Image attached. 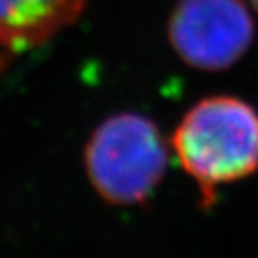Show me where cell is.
I'll return each mask as SVG.
<instances>
[{
	"label": "cell",
	"instance_id": "cell-4",
	"mask_svg": "<svg viewBox=\"0 0 258 258\" xmlns=\"http://www.w3.org/2000/svg\"><path fill=\"white\" fill-rule=\"evenodd\" d=\"M86 0H0V70L15 54L47 43L83 15Z\"/></svg>",
	"mask_w": 258,
	"mask_h": 258
},
{
	"label": "cell",
	"instance_id": "cell-2",
	"mask_svg": "<svg viewBox=\"0 0 258 258\" xmlns=\"http://www.w3.org/2000/svg\"><path fill=\"white\" fill-rule=\"evenodd\" d=\"M167 158L160 127L140 113H118L102 120L85 149L90 183L115 206L149 201L165 176Z\"/></svg>",
	"mask_w": 258,
	"mask_h": 258
},
{
	"label": "cell",
	"instance_id": "cell-1",
	"mask_svg": "<svg viewBox=\"0 0 258 258\" xmlns=\"http://www.w3.org/2000/svg\"><path fill=\"white\" fill-rule=\"evenodd\" d=\"M170 145L210 208L221 186L258 170V111L233 95L205 97L183 115Z\"/></svg>",
	"mask_w": 258,
	"mask_h": 258
},
{
	"label": "cell",
	"instance_id": "cell-3",
	"mask_svg": "<svg viewBox=\"0 0 258 258\" xmlns=\"http://www.w3.org/2000/svg\"><path fill=\"white\" fill-rule=\"evenodd\" d=\"M167 32L174 52L186 64L219 72L249 50L254 22L244 0H179Z\"/></svg>",
	"mask_w": 258,
	"mask_h": 258
},
{
	"label": "cell",
	"instance_id": "cell-5",
	"mask_svg": "<svg viewBox=\"0 0 258 258\" xmlns=\"http://www.w3.org/2000/svg\"><path fill=\"white\" fill-rule=\"evenodd\" d=\"M249 4L253 6V9H254V11L258 13V0H249Z\"/></svg>",
	"mask_w": 258,
	"mask_h": 258
}]
</instances>
